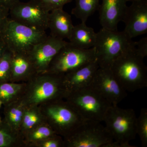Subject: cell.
Wrapping results in <instances>:
<instances>
[{
    "mask_svg": "<svg viewBox=\"0 0 147 147\" xmlns=\"http://www.w3.org/2000/svg\"><path fill=\"white\" fill-rule=\"evenodd\" d=\"M9 10L0 5V36H1L4 29L9 18Z\"/></svg>",
    "mask_w": 147,
    "mask_h": 147,
    "instance_id": "cell-29",
    "label": "cell"
},
{
    "mask_svg": "<svg viewBox=\"0 0 147 147\" xmlns=\"http://www.w3.org/2000/svg\"><path fill=\"white\" fill-rule=\"evenodd\" d=\"M114 141L100 122L84 121L67 137V144L73 147H107Z\"/></svg>",
    "mask_w": 147,
    "mask_h": 147,
    "instance_id": "cell-7",
    "label": "cell"
},
{
    "mask_svg": "<svg viewBox=\"0 0 147 147\" xmlns=\"http://www.w3.org/2000/svg\"><path fill=\"white\" fill-rule=\"evenodd\" d=\"M100 0H76L75 7L71 13L83 23H86L88 18L99 9Z\"/></svg>",
    "mask_w": 147,
    "mask_h": 147,
    "instance_id": "cell-19",
    "label": "cell"
},
{
    "mask_svg": "<svg viewBox=\"0 0 147 147\" xmlns=\"http://www.w3.org/2000/svg\"><path fill=\"white\" fill-rule=\"evenodd\" d=\"M66 96L68 104L85 120L103 121L113 105L90 86Z\"/></svg>",
    "mask_w": 147,
    "mask_h": 147,
    "instance_id": "cell-4",
    "label": "cell"
},
{
    "mask_svg": "<svg viewBox=\"0 0 147 147\" xmlns=\"http://www.w3.org/2000/svg\"><path fill=\"white\" fill-rule=\"evenodd\" d=\"M39 120L38 116L34 112L28 111L24 114L23 117V123L24 126L27 128L33 127Z\"/></svg>",
    "mask_w": 147,
    "mask_h": 147,
    "instance_id": "cell-26",
    "label": "cell"
},
{
    "mask_svg": "<svg viewBox=\"0 0 147 147\" xmlns=\"http://www.w3.org/2000/svg\"><path fill=\"white\" fill-rule=\"evenodd\" d=\"M22 88L21 84L0 83V100L3 103H7L17 94Z\"/></svg>",
    "mask_w": 147,
    "mask_h": 147,
    "instance_id": "cell-21",
    "label": "cell"
},
{
    "mask_svg": "<svg viewBox=\"0 0 147 147\" xmlns=\"http://www.w3.org/2000/svg\"><path fill=\"white\" fill-rule=\"evenodd\" d=\"M1 123H2L1 119V117H0V124Z\"/></svg>",
    "mask_w": 147,
    "mask_h": 147,
    "instance_id": "cell-35",
    "label": "cell"
},
{
    "mask_svg": "<svg viewBox=\"0 0 147 147\" xmlns=\"http://www.w3.org/2000/svg\"><path fill=\"white\" fill-rule=\"evenodd\" d=\"M53 134V131L49 127H41L33 132L32 134V138L34 140H40L50 137Z\"/></svg>",
    "mask_w": 147,
    "mask_h": 147,
    "instance_id": "cell-28",
    "label": "cell"
},
{
    "mask_svg": "<svg viewBox=\"0 0 147 147\" xmlns=\"http://www.w3.org/2000/svg\"><path fill=\"white\" fill-rule=\"evenodd\" d=\"M96 36L97 34L92 28L88 26L86 23L82 22L74 26L69 42L80 49H90L94 47Z\"/></svg>",
    "mask_w": 147,
    "mask_h": 147,
    "instance_id": "cell-17",
    "label": "cell"
},
{
    "mask_svg": "<svg viewBox=\"0 0 147 147\" xmlns=\"http://www.w3.org/2000/svg\"><path fill=\"white\" fill-rule=\"evenodd\" d=\"M7 120L11 125L18 126L23 119V112L20 107L7 109L6 111Z\"/></svg>",
    "mask_w": 147,
    "mask_h": 147,
    "instance_id": "cell-23",
    "label": "cell"
},
{
    "mask_svg": "<svg viewBox=\"0 0 147 147\" xmlns=\"http://www.w3.org/2000/svg\"><path fill=\"white\" fill-rule=\"evenodd\" d=\"M122 21L123 32L131 39L147 32V0L132 2L127 6Z\"/></svg>",
    "mask_w": 147,
    "mask_h": 147,
    "instance_id": "cell-11",
    "label": "cell"
},
{
    "mask_svg": "<svg viewBox=\"0 0 147 147\" xmlns=\"http://www.w3.org/2000/svg\"><path fill=\"white\" fill-rule=\"evenodd\" d=\"M7 50V46L2 36H0V59L3 57L6 50Z\"/></svg>",
    "mask_w": 147,
    "mask_h": 147,
    "instance_id": "cell-32",
    "label": "cell"
},
{
    "mask_svg": "<svg viewBox=\"0 0 147 147\" xmlns=\"http://www.w3.org/2000/svg\"><path fill=\"white\" fill-rule=\"evenodd\" d=\"M67 42L50 35L35 45L28 55L36 72H46L55 56Z\"/></svg>",
    "mask_w": 147,
    "mask_h": 147,
    "instance_id": "cell-10",
    "label": "cell"
},
{
    "mask_svg": "<svg viewBox=\"0 0 147 147\" xmlns=\"http://www.w3.org/2000/svg\"><path fill=\"white\" fill-rule=\"evenodd\" d=\"M50 12L38 0L18 2L9 10L10 18L28 26L45 31L48 29Z\"/></svg>",
    "mask_w": 147,
    "mask_h": 147,
    "instance_id": "cell-8",
    "label": "cell"
},
{
    "mask_svg": "<svg viewBox=\"0 0 147 147\" xmlns=\"http://www.w3.org/2000/svg\"><path fill=\"white\" fill-rule=\"evenodd\" d=\"M4 126L2 123L0 124V147H8L13 142L12 136Z\"/></svg>",
    "mask_w": 147,
    "mask_h": 147,
    "instance_id": "cell-25",
    "label": "cell"
},
{
    "mask_svg": "<svg viewBox=\"0 0 147 147\" xmlns=\"http://www.w3.org/2000/svg\"><path fill=\"white\" fill-rule=\"evenodd\" d=\"M2 104H3L2 101L1 100H0V108L1 107V105H2Z\"/></svg>",
    "mask_w": 147,
    "mask_h": 147,
    "instance_id": "cell-34",
    "label": "cell"
},
{
    "mask_svg": "<svg viewBox=\"0 0 147 147\" xmlns=\"http://www.w3.org/2000/svg\"><path fill=\"white\" fill-rule=\"evenodd\" d=\"M99 67L96 60L65 74L62 84L65 95L90 86Z\"/></svg>",
    "mask_w": 147,
    "mask_h": 147,
    "instance_id": "cell-13",
    "label": "cell"
},
{
    "mask_svg": "<svg viewBox=\"0 0 147 147\" xmlns=\"http://www.w3.org/2000/svg\"><path fill=\"white\" fill-rule=\"evenodd\" d=\"M72 0H38L44 8L50 12L55 9L63 8L64 6Z\"/></svg>",
    "mask_w": 147,
    "mask_h": 147,
    "instance_id": "cell-24",
    "label": "cell"
},
{
    "mask_svg": "<svg viewBox=\"0 0 147 147\" xmlns=\"http://www.w3.org/2000/svg\"><path fill=\"white\" fill-rule=\"evenodd\" d=\"M90 86L113 105H118L127 95L110 68L99 67Z\"/></svg>",
    "mask_w": 147,
    "mask_h": 147,
    "instance_id": "cell-9",
    "label": "cell"
},
{
    "mask_svg": "<svg viewBox=\"0 0 147 147\" xmlns=\"http://www.w3.org/2000/svg\"><path fill=\"white\" fill-rule=\"evenodd\" d=\"M137 133L141 140L142 147L147 146V109L142 108L137 119Z\"/></svg>",
    "mask_w": 147,
    "mask_h": 147,
    "instance_id": "cell-20",
    "label": "cell"
},
{
    "mask_svg": "<svg viewBox=\"0 0 147 147\" xmlns=\"http://www.w3.org/2000/svg\"><path fill=\"white\" fill-rule=\"evenodd\" d=\"M74 26L71 16L63 8L55 9L50 12L48 29L50 31V35L60 39L69 40Z\"/></svg>",
    "mask_w": 147,
    "mask_h": 147,
    "instance_id": "cell-16",
    "label": "cell"
},
{
    "mask_svg": "<svg viewBox=\"0 0 147 147\" xmlns=\"http://www.w3.org/2000/svg\"><path fill=\"white\" fill-rule=\"evenodd\" d=\"M12 53L7 49L0 59V83L7 82L11 78Z\"/></svg>",
    "mask_w": 147,
    "mask_h": 147,
    "instance_id": "cell-22",
    "label": "cell"
},
{
    "mask_svg": "<svg viewBox=\"0 0 147 147\" xmlns=\"http://www.w3.org/2000/svg\"><path fill=\"white\" fill-rule=\"evenodd\" d=\"M20 0H0V5L10 10Z\"/></svg>",
    "mask_w": 147,
    "mask_h": 147,
    "instance_id": "cell-30",
    "label": "cell"
},
{
    "mask_svg": "<svg viewBox=\"0 0 147 147\" xmlns=\"http://www.w3.org/2000/svg\"><path fill=\"white\" fill-rule=\"evenodd\" d=\"M61 143L57 139L50 140L45 142L43 144L44 147H58L59 146Z\"/></svg>",
    "mask_w": 147,
    "mask_h": 147,
    "instance_id": "cell-31",
    "label": "cell"
},
{
    "mask_svg": "<svg viewBox=\"0 0 147 147\" xmlns=\"http://www.w3.org/2000/svg\"><path fill=\"white\" fill-rule=\"evenodd\" d=\"M144 58L133 47L119 57L110 69L126 91L133 92L147 86V69Z\"/></svg>",
    "mask_w": 147,
    "mask_h": 147,
    "instance_id": "cell-1",
    "label": "cell"
},
{
    "mask_svg": "<svg viewBox=\"0 0 147 147\" xmlns=\"http://www.w3.org/2000/svg\"><path fill=\"white\" fill-rule=\"evenodd\" d=\"M47 36L45 31L25 26L9 18L2 34L10 52L28 54Z\"/></svg>",
    "mask_w": 147,
    "mask_h": 147,
    "instance_id": "cell-5",
    "label": "cell"
},
{
    "mask_svg": "<svg viewBox=\"0 0 147 147\" xmlns=\"http://www.w3.org/2000/svg\"><path fill=\"white\" fill-rule=\"evenodd\" d=\"M96 60L94 47L80 49L68 42L55 56L46 72L63 76Z\"/></svg>",
    "mask_w": 147,
    "mask_h": 147,
    "instance_id": "cell-6",
    "label": "cell"
},
{
    "mask_svg": "<svg viewBox=\"0 0 147 147\" xmlns=\"http://www.w3.org/2000/svg\"><path fill=\"white\" fill-rule=\"evenodd\" d=\"M47 114L58 131L67 137L86 121L68 103L53 105L48 108Z\"/></svg>",
    "mask_w": 147,
    "mask_h": 147,
    "instance_id": "cell-12",
    "label": "cell"
},
{
    "mask_svg": "<svg viewBox=\"0 0 147 147\" xmlns=\"http://www.w3.org/2000/svg\"><path fill=\"white\" fill-rule=\"evenodd\" d=\"M35 69L28 54L12 53L11 78H18L28 76Z\"/></svg>",
    "mask_w": 147,
    "mask_h": 147,
    "instance_id": "cell-18",
    "label": "cell"
},
{
    "mask_svg": "<svg viewBox=\"0 0 147 147\" xmlns=\"http://www.w3.org/2000/svg\"><path fill=\"white\" fill-rule=\"evenodd\" d=\"M134 50L136 53L142 58L147 56V37L143 38L139 41L134 42Z\"/></svg>",
    "mask_w": 147,
    "mask_h": 147,
    "instance_id": "cell-27",
    "label": "cell"
},
{
    "mask_svg": "<svg viewBox=\"0 0 147 147\" xmlns=\"http://www.w3.org/2000/svg\"><path fill=\"white\" fill-rule=\"evenodd\" d=\"M96 34L94 47L96 61L100 67L110 68L119 57L134 45V41L123 31L102 28Z\"/></svg>",
    "mask_w": 147,
    "mask_h": 147,
    "instance_id": "cell-2",
    "label": "cell"
},
{
    "mask_svg": "<svg viewBox=\"0 0 147 147\" xmlns=\"http://www.w3.org/2000/svg\"><path fill=\"white\" fill-rule=\"evenodd\" d=\"M42 76L35 86L30 96L32 103H37L47 100L65 95L62 84L63 76L50 74Z\"/></svg>",
    "mask_w": 147,
    "mask_h": 147,
    "instance_id": "cell-14",
    "label": "cell"
},
{
    "mask_svg": "<svg viewBox=\"0 0 147 147\" xmlns=\"http://www.w3.org/2000/svg\"><path fill=\"white\" fill-rule=\"evenodd\" d=\"M125 0H101L99 6V20L103 28L117 30L127 6Z\"/></svg>",
    "mask_w": 147,
    "mask_h": 147,
    "instance_id": "cell-15",
    "label": "cell"
},
{
    "mask_svg": "<svg viewBox=\"0 0 147 147\" xmlns=\"http://www.w3.org/2000/svg\"><path fill=\"white\" fill-rule=\"evenodd\" d=\"M125 1L126 2L131 1L132 2L135 1H141V0H125Z\"/></svg>",
    "mask_w": 147,
    "mask_h": 147,
    "instance_id": "cell-33",
    "label": "cell"
},
{
    "mask_svg": "<svg viewBox=\"0 0 147 147\" xmlns=\"http://www.w3.org/2000/svg\"><path fill=\"white\" fill-rule=\"evenodd\" d=\"M137 119L133 109L113 105L108 109L103 121L118 147H132L129 142L135 139L137 135Z\"/></svg>",
    "mask_w": 147,
    "mask_h": 147,
    "instance_id": "cell-3",
    "label": "cell"
}]
</instances>
